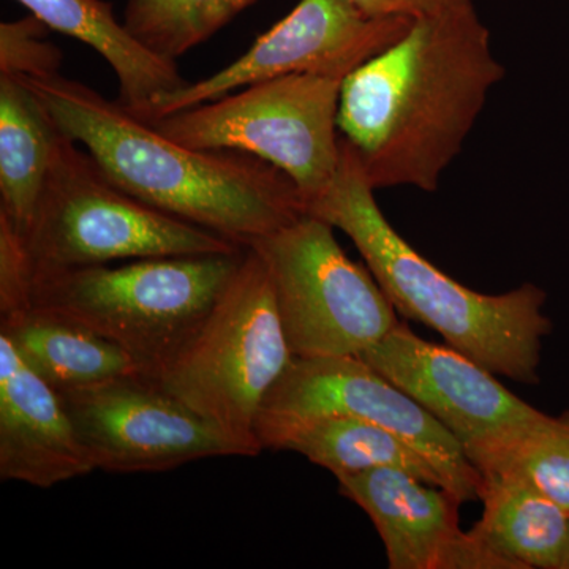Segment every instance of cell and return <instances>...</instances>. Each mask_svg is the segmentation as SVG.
I'll return each instance as SVG.
<instances>
[{
	"label": "cell",
	"mask_w": 569,
	"mask_h": 569,
	"mask_svg": "<svg viewBox=\"0 0 569 569\" xmlns=\"http://www.w3.org/2000/svg\"><path fill=\"white\" fill-rule=\"evenodd\" d=\"M20 236L32 272L244 249L123 192L91 153L62 133L31 222Z\"/></svg>",
	"instance_id": "5"
},
{
	"label": "cell",
	"mask_w": 569,
	"mask_h": 569,
	"mask_svg": "<svg viewBox=\"0 0 569 569\" xmlns=\"http://www.w3.org/2000/svg\"><path fill=\"white\" fill-rule=\"evenodd\" d=\"M336 479L340 493L372 520L391 569H518L473 531L459 529L462 501L441 486L389 467Z\"/></svg>",
	"instance_id": "13"
},
{
	"label": "cell",
	"mask_w": 569,
	"mask_h": 569,
	"mask_svg": "<svg viewBox=\"0 0 569 569\" xmlns=\"http://www.w3.org/2000/svg\"><path fill=\"white\" fill-rule=\"evenodd\" d=\"M48 29L66 33L91 47L114 70L118 102L137 118L163 97L189 84L173 59L157 54L116 20L103 0H17Z\"/></svg>",
	"instance_id": "15"
},
{
	"label": "cell",
	"mask_w": 569,
	"mask_h": 569,
	"mask_svg": "<svg viewBox=\"0 0 569 569\" xmlns=\"http://www.w3.org/2000/svg\"><path fill=\"white\" fill-rule=\"evenodd\" d=\"M32 269L22 238L0 217V317L31 307Z\"/></svg>",
	"instance_id": "23"
},
{
	"label": "cell",
	"mask_w": 569,
	"mask_h": 569,
	"mask_svg": "<svg viewBox=\"0 0 569 569\" xmlns=\"http://www.w3.org/2000/svg\"><path fill=\"white\" fill-rule=\"evenodd\" d=\"M370 17H403L418 20L422 17L470 6L471 0H351Z\"/></svg>",
	"instance_id": "24"
},
{
	"label": "cell",
	"mask_w": 569,
	"mask_h": 569,
	"mask_svg": "<svg viewBox=\"0 0 569 569\" xmlns=\"http://www.w3.org/2000/svg\"><path fill=\"white\" fill-rule=\"evenodd\" d=\"M335 230L305 213L247 247L266 266L293 358L358 356L399 325L376 277L347 257Z\"/></svg>",
	"instance_id": "8"
},
{
	"label": "cell",
	"mask_w": 569,
	"mask_h": 569,
	"mask_svg": "<svg viewBox=\"0 0 569 569\" xmlns=\"http://www.w3.org/2000/svg\"><path fill=\"white\" fill-rule=\"evenodd\" d=\"M485 477L481 519L473 531L518 569H563L569 512L511 468Z\"/></svg>",
	"instance_id": "17"
},
{
	"label": "cell",
	"mask_w": 569,
	"mask_h": 569,
	"mask_svg": "<svg viewBox=\"0 0 569 569\" xmlns=\"http://www.w3.org/2000/svg\"><path fill=\"white\" fill-rule=\"evenodd\" d=\"M61 132L39 97L0 73V217L22 234L31 222Z\"/></svg>",
	"instance_id": "19"
},
{
	"label": "cell",
	"mask_w": 569,
	"mask_h": 569,
	"mask_svg": "<svg viewBox=\"0 0 569 569\" xmlns=\"http://www.w3.org/2000/svg\"><path fill=\"white\" fill-rule=\"evenodd\" d=\"M291 361L271 279L261 258L246 249L209 316L152 380L201 417L263 451L254 422Z\"/></svg>",
	"instance_id": "6"
},
{
	"label": "cell",
	"mask_w": 569,
	"mask_h": 569,
	"mask_svg": "<svg viewBox=\"0 0 569 569\" xmlns=\"http://www.w3.org/2000/svg\"><path fill=\"white\" fill-rule=\"evenodd\" d=\"M340 88L337 78L287 74L149 123L189 148L244 152L274 164L307 206L339 170Z\"/></svg>",
	"instance_id": "7"
},
{
	"label": "cell",
	"mask_w": 569,
	"mask_h": 569,
	"mask_svg": "<svg viewBox=\"0 0 569 569\" xmlns=\"http://www.w3.org/2000/svg\"><path fill=\"white\" fill-rule=\"evenodd\" d=\"M503 77L473 3L418 18L342 81L337 129L373 189L436 192Z\"/></svg>",
	"instance_id": "1"
},
{
	"label": "cell",
	"mask_w": 569,
	"mask_h": 569,
	"mask_svg": "<svg viewBox=\"0 0 569 569\" xmlns=\"http://www.w3.org/2000/svg\"><path fill=\"white\" fill-rule=\"evenodd\" d=\"M93 470L58 389L0 335V479L51 489Z\"/></svg>",
	"instance_id": "14"
},
{
	"label": "cell",
	"mask_w": 569,
	"mask_h": 569,
	"mask_svg": "<svg viewBox=\"0 0 569 569\" xmlns=\"http://www.w3.org/2000/svg\"><path fill=\"white\" fill-rule=\"evenodd\" d=\"M563 569H569V550H568L567 560H565V567H563Z\"/></svg>",
	"instance_id": "25"
},
{
	"label": "cell",
	"mask_w": 569,
	"mask_h": 569,
	"mask_svg": "<svg viewBox=\"0 0 569 569\" xmlns=\"http://www.w3.org/2000/svg\"><path fill=\"white\" fill-rule=\"evenodd\" d=\"M58 392L96 470L156 473L194 460L261 452L146 376Z\"/></svg>",
	"instance_id": "9"
},
{
	"label": "cell",
	"mask_w": 569,
	"mask_h": 569,
	"mask_svg": "<svg viewBox=\"0 0 569 569\" xmlns=\"http://www.w3.org/2000/svg\"><path fill=\"white\" fill-rule=\"evenodd\" d=\"M233 253L32 272L31 307L81 326L156 378L198 331L242 263Z\"/></svg>",
	"instance_id": "4"
},
{
	"label": "cell",
	"mask_w": 569,
	"mask_h": 569,
	"mask_svg": "<svg viewBox=\"0 0 569 569\" xmlns=\"http://www.w3.org/2000/svg\"><path fill=\"white\" fill-rule=\"evenodd\" d=\"M351 146L340 137L335 181L306 206V213L343 231L391 305L408 320L443 336L449 347L496 376L539 383L542 339L552 321L542 312L545 290L520 284L482 295L445 274L402 238L376 200Z\"/></svg>",
	"instance_id": "3"
},
{
	"label": "cell",
	"mask_w": 569,
	"mask_h": 569,
	"mask_svg": "<svg viewBox=\"0 0 569 569\" xmlns=\"http://www.w3.org/2000/svg\"><path fill=\"white\" fill-rule=\"evenodd\" d=\"M254 0H127V26L157 54L178 61Z\"/></svg>",
	"instance_id": "20"
},
{
	"label": "cell",
	"mask_w": 569,
	"mask_h": 569,
	"mask_svg": "<svg viewBox=\"0 0 569 569\" xmlns=\"http://www.w3.org/2000/svg\"><path fill=\"white\" fill-rule=\"evenodd\" d=\"M47 26L39 18L0 24V73L47 77L59 73L62 54L44 40Z\"/></svg>",
	"instance_id": "22"
},
{
	"label": "cell",
	"mask_w": 569,
	"mask_h": 569,
	"mask_svg": "<svg viewBox=\"0 0 569 569\" xmlns=\"http://www.w3.org/2000/svg\"><path fill=\"white\" fill-rule=\"evenodd\" d=\"M323 417L367 419L387 427L436 467L443 488L462 503L481 500L485 477L458 438L358 356L293 358L266 396L254 426Z\"/></svg>",
	"instance_id": "10"
},
{
	"label": "cell",
	"mask_w": 569,
	"mask_h": 569,
	"mask_svg": "<svg viewBox=\"0 0 569 569\" xmlns=\"http://www.w3.org/2000/svg\"><path fill=\"white\" fill-rule=\"evenodd\" d=\"M519 471L569 512V411L530 430L490 471Z\"/></svg>",
	"instance_id": "21"
},
{
	"label": "cell",
	"mask_w": 569,
	"mask_h": 569,
	"mask_svg": "<svg viewBox=\"0 0 569 569\" xmlns=\"http://www.w3.org/2000/svg\"><path fill=\"white\" fill-rule=\"evenodd\" d=\"M254 437L261 449L293 451L331 471L335 477L372 468H397L427 482L443 479L418 451L387 427L351 417H323L293 422H258Z\"/></svg>",
	"instance_id": "16"
},
{
	"label": "cell",
	"mask_w": 569,
	"mask_h": 569,
	"mask_svg": "<svg viewBox=\"0 0 569 569\" xmlns=\"http://www.w3.org/2000/svg\"><path fill=\"white\" fill-rule=\"evenodd\" d=\"M358 358L447 427L481 475L548 418L496 373L455 348L427 342L403 323Z\"/></svg>",
	"instance_id": "11"
},
{
	"label": "cell",
	"mask_w": 569,
	"mask_h": 569,
	"mask_svg": "<svg viewBox=\"0 0 569 569\" xmlns=\"http://www.w3.org/2000/svg\"><path fill=\"white\" fill-rule=\"evenodd\" d=\"M0 335L58 391L144 376L121 347L33 307L0 317Z\"/></svg>",
	"instance_id": "18"
},
{
	"label": "cell",
	"mask_w": 569,
	"mask_h": 569,
	"mask_svg": "<svg viewBox=\"0 0 569 569\" xmlns=\"http://www.w3.org/2000/svg\"><path fill=\"white\" fill-rule=\"evenodd\" d=\"M17 78L63 137L84 146L116 186L146 204L244 249L306 213L296 183L263 159L189 148L61 73Z\"/></svg>",
	"instance_id": "2"
},
{
	"label": "cell",
	"mask_w": 569,
	"mask_h": 569,
	"mask_svg": "<svg viewBox=\"0 0 569 569\" xmlns=\"http://www.w3.org/2000/svg\"><path fill=\"white\" fill-rule=\"evenodd\" d=\"M411 22L403 17H370L351 0H301L238 61L163 97L142 121L153 122L287 74H321L343 81L396 43Z\"/></svg>",
	"instance_id": "12"
}]
</instances>
